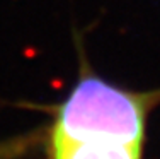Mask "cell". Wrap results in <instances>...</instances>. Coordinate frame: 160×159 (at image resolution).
<instances>
[{
    "label": "cell",
    "mask_w": 160,
    "mask_h": 159,
    "mask_svg": "<svg viewBox=\"0 0 160 159\" xmlns=\"http://www.w3.org/2000/svg\"><path fill=\"white\" fill-rule=\"evenodd\" d=\"M160 106V87L138 91L94 70L77 40V79L46 106L39 144L46 159H143L148 118Z\"/></svg>",
    "instance_id": "1"
}]
</instances>
